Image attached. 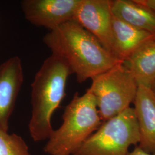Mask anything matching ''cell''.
<instances>
[{"label": "cell", "mask_w": 155, "mask_h": 155, "mask_svg": "<svg viewBox=\"0 0 155 155\" xmlns=\"http://www.w3.org/2000/svg\"><path fill=\"white\" fill-rule=\"evenodd\" d=\"M43 41L52 54L66 61L79 83L91 79L123 62L74 20L50 31Z\"/></svg>", "instance_id": "1"}, {"label": "cell", "mask_w": 155, "mask_h": 155, "mask_svg": "<svg viewBox=\"0 0 155 155\" xmlns=\"http://www.w3.org/2000/svg\"><path fill=\"white\" fill-rule=\"evenodd\" d=\"M72 74L63 59L52 54L43 61L31 84L32 116L29 131L35 142L48 140L54 129L51 118L66 93L67 82Z\"/></svg>", "instance_id": "2"}, {"label": "cell", "mask_w": 155, "mask_h": 155, "mask_svg": "<svg viewBox=\"0 0 155 155\" xmlns=\"http://www.w3.org/2000/svg\"><path fill=\"white\" fill-rule=\"evenodd\" d=\"M63 123L52 132L44 148L48 155H72L100 127L102 121L93 95L87 90L78 93L67 105Z\"/></svg>", "instance_id": "3"}, {"label": "cell", "mask_w": 155, "mask_h": 155, "mask_svg": "<svg viewBox=\"0 0 155 155\" xmlns=\"http://www.w3.org/2000/svg\"><path fill=\"white\" fill-rule=\"evenodd\" d=\"M140 142L139 125L133 107L102 122L72 155H129Z\"/></svg>", "instance_id": "4"}, {"label": "cell", "mask_w": 155, "mask_h": 155, "mask_svg": "<svg viewBox=\"0 0 155 155\" xmlns=\"http://www.w3.org/2000/svg\"><path fill=\"white\" fill-rule=\"evenodd\" d=\"M91 80V85L88 89L95 99L102 122L130 107L139 89L137 83L123 62Z\"/></svg>", "instance_id": "5"}, {"label": "cell", "mask_w": 155, "mask_h": 155, "mask_svg": "<svg viewBox=\"0 0 155 155\" xmlns=\"http://www.w3.org/2000/svg\"><path fill=\"white\" fill-rule=\"evenodd\" d=\"M113 17L111 0H82L74 20L91 33L106 50L117 58Z\"/></svg>", "instance_id": "6"}, {"label": "cell", "mask_w": 155, "mask_h": 155, "mask_svg": "<svg viewBox=\"0 0 155 155\" xmlns=\"http://www.w3.org/2000/svg\"><path fill=\"white\" fill-rule=\"evenodd\" d=\"M82 0H24L21 9L33 25L55 29L74 20Z\"/></svg>", "instance_id": "7"}, {"label": "cell", "mask_w": 155, "mask_h": 155, "mask_svg": "<svg viewBox=\"0 0 155 155\" xmlns=\"http://www.w3.org/2000/svg\"><path fill=\"white\" fill-rule=\"evenodd\" d=\"M24 81L22 62L13 56L0 65V129L8 131L11 116Z\"/></svg>", "instance_id": "8"}, {"label": "cell", "mask_w": 155, "mask_h": 155, "mask_svg": "<svg viewBox=\"0 0 155 155\" xmlns=\"http://www.w3.org/2000/svg\"><path fill=\"white\" fill-rule=\"evenodd\" d=\"M133 104L139 125L137 146L147 153L155 154V97L151 89L139 86Z\"/></svg>", "instance_id": "9"}, {"label": "cell", "mask_w": 155, "mask_h": 155, "mask_svg": "<svg viewBox=\"0 0 155 155\" xmlns=\"http://www.w3.org/2000/svg\"><path fill=\"white\" fill-rule=\"evenodd\" d=\"M139 86L150 89L155 81V38L141 45L123 61Z\"/></svg>", "instance_id": "10"}, {"label": "cell", "mask_w": 155, "mask_h": 155, "mask_svg": "<svg viewBox=\"0 0 155 155\" xmlns=\"http://www.w3.org/2000/svg\"><path fill=\"white\" fill-rule=\"evenodd\" d=\"M113 16L155 37V12L136 0H111Z\"/></svg>", "instance_id": "11"}, {"label": "cell", "mask_w": 155, "mask_h": 155, "mask_svg": "<svg viewBox=\"0 0 155 155\" xmlns=\"http://www.w3.org/2000/svg\"><path fill=\"white\" fill-rule=\"evenodd\" d=\"M113 33L116 57L124 61L133 54L144 43L155 36L146 31L135 28L113 16Z\"/></svg>", "instance_id": "12"}, {"label": "cell", "mask_w": 155, "mask_h": 155, "mask_svg": "<svg viewBox=\"0 0 155 155\" xmlns=\"http://www.w3.org/2000/svg\"><path fill=\"white\" fill-rule=\"evenodd\" d=\"M0 155H31L28 145L16 134L0 129Z\"/></svg>", "instance_id": "13"}, {"label": "cell", "mask_w": 155, "mask_h": 155, "mask_svg": "<svg viewBox=\"0 0 155 155\" xmlns=\"http://www.w3.org/2000/svg\"><path fill=\"white\" fill-rule=\"evenodd\" d=\"M139 3L148 7L155 12V0H136Z\"/></svg>", "instance_id": "14"}, {"label": "cell", "mask_w": 155, "mask_h": 155, "mask_svg": "<svg viewBox=\"0 0 155 155\" xmlns=\"http://www.w3.org/2000/svg\"><path fill=\"white\" fill-rule=\"evenodd\" d=\"M129 155H155V154L149 153L140 148L138 146H136L132 151H130Z\"/></svg>", "instance_id": "15"}, {"label": "cell", "mask_w": 155, "mask_h": 155, "mask_svg": "<svg viewBox=\"0 0 155 155\" xmlns=\"http://www.w3.org/2000/svg\"><path fill=\"white\" fill-rule=\"evenodd\" d=\"M150 89H151V90H152V93H153V94L154 95L155 97V81H154L153 83L152 84Z\"/></svg>", "instance_id": "16"}, {"label": "cell", "mask_w": 155, "mask_h": 155, "mask_svg": "<svg viewBox=\"0 0 155 155\" xmlns=\"http://www.w3.org/2000/svg\"><path fill=\"white\" fill-rule=\"evenodd\" d=\"M154 38H155V37H154Z\"/></svg>", "instance_id": "17"}]
</instances>
